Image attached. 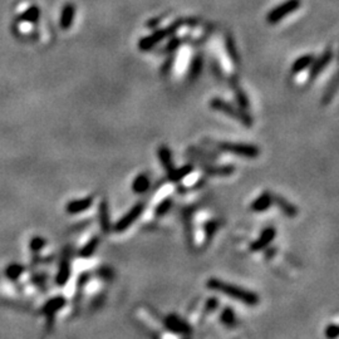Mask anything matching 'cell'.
<instances>
[{
  "label": "cell",
  "instance_id": "484cf974",
  "mask_svg": "<svg viewBox=\"0 0 339 339\" xmlns=\"http://www.w3.org/2000/svg\"><path fill=\"white\" fill-rule=\"evenodd\" d=\"M172 205H173V200L171 197H166L162 201H160V202L157 204L156 209H155V214H156L157 218H159V216L166 215V214L171 210Z\"/></svg>",
  "mask_w": 339,
  "mask_h": 339
},
{
  "label": "cell",
  "instance_id": "5b68a950",
  "mask_svg": "<svg viewBox=\"0 0 339 339\" xmlns=\"http://www.w3.org/2000/svg\"><path fill=\"white\" fill-rule=\"evenodd\" d=\"M302 7V0H285L280 5L275 7L266 14V23L274 25L277 23L282 22L283 19L290 15L292 13L297 12Z\"/></svg>",
  "mask_w": 339,
  "mask_h": 339
},
{
  "label": "cell",
  "instance_id": "44dd1931",
  "mask_svg": "<svg viewBox=\"0 0 339 339\" xmlns=\"http://www.w3.org/2000/svg\"><path fill=\"white\" fill-rule=\"evenodd\" d=\"M157 157H159L160 162H161L162 167L164 170L167 172H170L171 170L175 167V164H173V159H172V152L169 147L166 146H160L157 149Z\"/></svg>",
  "mask_w": 339,
  "mask_h": 339
},
{
  "label": "cell",
  "instance_id": "4316f807",
  "mask_svg": "<svg viewBox=\"0 0 339 339\" xmlns=\"http://www.w3.org/2000/svg\"><path fill=\"white\" fill-rule=\"evenodd\" d=\"M220 318H221V322H223L226 327L231 328L236 324L235 312H234L231 308H225V309L223 310V313H221Z\"/></svg>",
  "mask_w": 339,
  "mask_h": 339
},
{
  "label": "cell",
  "instance_id": "ffe728a7",
  "mask_svg": "<svg viewBox=\"0 0 339 339\" xmlns=\"http://www.w3.org/2000/svg\"><path fill=\"white\" fill-rule=\"evenodd\" d=\"M273 202L277 204L278 208H279L288 218H294V216L298 214V209L295 208L292 202H289L287 198L283 197V196L273 195Z\"/></svg>",
  "mask_w": 339,
  "mask_h": 339
},
{
  "label": "cell",
  "instance_id": "8fae6325",
  "mask_svg": "<svg viewBox=\"0 0 339 339\" xmlns=\"http://www.w3.org/2000/svg\"><path fill=\"white\" fill-rule=\"evenodd\" d=\"M224 45H225L226 54H228L229 59L231 60L234 65H240V55H239L238 47H236L235 39H234L231 33H226L225 38H224Z\"/></svg>",
  "mask_w": 339,
  "mask_h": 339
},
{
  "label": "cell",
  "instance_id": "7402d4cb",
  "mask_svg": "<svg viewBox=\"0 0 339 339\" xmlns=\"http://www.w3.org/2000/svg\"><path fill=\"white\" fill-rule=\"evenodd\" d=\"M65 303H67V300H65L62 295H59V297H55L53 298V299L48 300V302L45 303L43 310H44V313L47 315H53L57 312H59L60 309H63Z\"/></svg>",
  "mask_w": 339,
  "mask_h": 339
},
{
  "label": "cell",
  "instance_id": "5bb4252c",
  "mask_svg": "<svg viewBox=\"0 0 339 339\" xmlns=\"http://www.w3.org/2000/svg\"><path fill=\"white\" fill-rule=\"evenodd\" d=\"M202 70H204V55L202 53H196V54L193 55L192 60H191L190 67H188L187 80L190 81V82L196 81L198 77H200Z\"/></svg>",
  "mask_w": 339,
  "mask_h": 339
},
{
  "label": "cell",
  "instance_id": "e0dca14e",
  "mask_svg": "<svg viewBox=\"0 0 339 339\" xmlns=\"http://www.w3.org/2000/svg\"><path fill=\"white\" fill-rule=\"evenodd\" d=\"M150 186H151V181L150 177L146 173H140L134 177V180L132 181V191H133L136 195H142V193H146L149 191Z\"/></svg>",
  "mask_w": 339,
  "mask_h": 339
},
{
  "label": "cell",
  "instance_id": "f546056e",
  "mask_svg": "<svg viewBox=\"0 0 339 339\" xmlns=\"http://www.w3.org/2000/svg\"><path fill=\"white\" fill-rule=\"evenodd\" d=\"M23 267L20 266V265H12V266H9L7 269V275L10 278V279H17V278H19V275L23 273Z\"/></svg>",
  "mask_w": 339,
  "mask_h": 339
},
{
  "label": "cell",
  "instance_id": "d6a6232c",
  "mask_svg": "<svg viewBox=\"0 0 339 339\" xmlns=\"http://www.w3.org/2000/svg\"><path fill=\"white\" fill-rule=\"evenodd\" d=\"M173 62H175V55L170 54V57L167 58L166 60H165L164 65H162V67H161V73H162V75H167V73L171 72V70H172Z\"/></svg>",
  "mask_w": 339,
  "mask_h": 339
},
{
  "label": "cell",
  "instance_id": "e575fe53",
  "mask_svg": "<svg viewBox=\"0 0 339 339\" xmlns=\"http://www.w3.org/2000/svg\"><path fill=\"white\" fill-rule=\"evenodd\" d=\"M218 305H219V300L216 299V298H210V299L206 302L205 310L208 313H213V312H215L216 309H218Z\"/></svg>",
  "mask_w": 339,
  "mask_h": 339
},
{
  "label": "cell",
  "instance_id": "7c38bea8",
  "mask_svg": "<svg viewBox=\"0 0 339 339\" xmlns=\"http://www.w3.org/2000/svg\"><path fill=\"white\" fill-rule=\"evenodd\" d=\"M193 170H195V167H193V165L191 164H185L182 165V166L178 167V169L173 167L170 172H167V178H169L170 182L172 183L181 182V181H183L185 178H187L188 176L193 172Z\"/></svg>",
  "mask_w": 339,
  "mask_h": 339
},
{
  "label": "cell",
  "instance_id": "9a60e30c",
  "mask_svg": "<svg viewBox=\"0 0 339 339\" xmlns=\"http://www.w3.org/2000/svg\"><path fill=\"white\" fill-rule=\"evenodd\" d=\"M99 225L103 233H108L112 229L111 225V215H109V205L106 200H102L99 204Z\"/></svg>",
  "mask_w": 339,
  "mask_h": 339
},
{
  "label": "cell",
  "instance_id": "7a4b0ae2",
  "mask_svg": "<svg viewBox=\"0 0 339 339\" xmlns=\"http://www.w3.org/2000/svg\"><path fill=\"white\" fill-rule=\"evenodd\" d=\"M182 25H185V20L177 19L173 23H171L169 27L156 29L152 34L141 38V39L139 40V43H137V48H139L141 52H149V50L154 49V48L156 47L159 43H161L162 40H165L166 38H170L171 35L176 34L177 30L180 29Z\"/></svg>",
  "mask_w": 339,
  "mask_h": 339
},
{
  "label": "cell",
  "instance_id": "2e32d148",
  "mask_svg": "<svg viewBox=\"0 0 339 339\" xmlns=\"http://www.w3.org/2000/svg\"><path fill=\"white\" fill-rule=\"evenodd\" d=\"M273 195L270 192H262L261 195L257 196L251 204V210L254 213H264L272 206Z\"/></svg>",
  "mask_w": 339,
  "mask_h": 339
},
{
  "label": "cell",
  "instance_id": "83f0119b",
  "mask_svg": "<svg viewBox=\"0 0 339 339\" xmlns=\"http://www.w3.org/2000/svg\"><path fill=\"white\" fill-rule=\"evenodd\" d=\"M73 17H75V7L72 4H67V7L64 8L63 10V15H62V27L64 29L71 27L73 22Z\"/></svg>",
  "mask_w": 339,
  "mask_h": 339
},
{
  "label": "cell",
  "instance_id": "6da1fadb",
  "mask_svg": "<svg viewBox=\"0 0 339 339\" xmlns=\"http://www.w3.org/2000/svg\"><path fill=\"white\" fill-rule=\"evenodd\" d=\"M206 287H208V289L221 293L224 295H228L231 299L238 300V302L244 303L246 305H251V307L260 303V298L256 293L248 289H244V288L238 287L235 284H231V283L224 282V280L218 279V278H210V279H208Z\"/></svg>",
  "mask_w": 339,
  "mask_h": 339
},
{
  "label": "cell",
  "instance_id": "ba28073f",
  "mask_svg": "<svg viewBox=\"0 0 339 339\" xmlns=\"http://www.w3.org/2000/svg\"><path fill=\"white\" fill-rule=\"evenodd\" d=\"M165 327L172 333H177V334H188L191 332L190 325L183 320L182 318L178 317L176 314H169L165 318Z\"/></svg>",
  "mask_w": 339,
  "mask_h": 339
},
{
  "label": "cell",
  "instance_id": "ac0fdd59",
  "mask_svg": "<svg viewBox=\"0 0 339 339\" xmlns=\"http://www.w3.org/2000/svg\"><path fill=\"white\" fill-rule=\"evenodd\" d=\"M314 59H315V57H314V54H312V53H309V54H304V55H302V57L297 58L292 65V75H299V73L304 72L305 70H308V68L312 65L313 60Z\"/></svg>",
  "mask_w": 339,
  "mask_h": 339
},
{
  "label": "cell",
  "instance_id": "836d02e7",
  "mask_svg": "<svg viewBox=\"0 0 339 339\" xmlns=\"http://www.w3.org/2000/svg\"><path fill=\"white\" fill-rule=\"evenodd\" d=\"M45 245L44 239L42 238H35L32 240V244H30V248H32L33 251H40Z\"/></svg>",
  "mask_w": 339,
  "mask_h": 339
},
{
  "label": "cell",
  "instance_id": "3957f363",
  "mask_svg": "<svg viewBox=\"0 0 339 339\" xmlns=\"http://www.w3.org/2000/svg\"><path fill=\"white\" fill-rule=\"evenodd\" d=\"M211 109L216 112H221V113L226 114V116L231 117L235 121L240 122L244 127L246 128H250L253 127V118H251L250 113L249 111H245V109H241L240 107H236L234 104L229 103V102L224 101L221 98H213L209 103Z\"/></svg>",
  "mask_w": 339,
  "mask_h": 339
},
{
  "label": "cell",
  "instance_id": "1f68e13d",
  "mask_svg": "<svg viewBox=\"0 0 339 339\" xmlns=\"http://www.w3.org/2000/svg\"><path fill=\"white\" fill-rule=\"evenodd\" d=\"M205 230H206V239L213 238V235L216 233V230H218V223L210 220L208 224H206Z\"/></svg>",
  "mask_w": 339,
  "mask_h": 339
},
{
  "label": "cell",
  "instance_id": "d4e9b609",
  "mask_svg": "<svg viewBox=\"0 0 339 339\" xmlns=\"http://www.w3.org/2000/svg\"><path fill=\"white\" fill-rule=\"evenodd\" d=\"M98 245H99V238L93 236V238L89 239V240L85 244V246L81 249L80 255L82 257L92 256V255L94 254V251L97 250V248H98Z\"/></svg>",
  "mask_w": 339,
  "mask_h": 339
},
{
  "label": "cell",
  "instance_id": "4dcf8cb0",
  "mask_svg": "<svg viewBox=\"0 0 339 339\" xmlns=\"http://www.w3.org/2000/svg\"><path fill=\"white\" fill-rule=\"evenodd\" d=\"M338 333L339 329L337 324H329L325 328V338L327 339H337Z\"/></svg>",
  "mask_w": 339,
  "mask_h": 339
},
{
  "label": "cell",
  "instance_id": "277c9868",
  "mask_svg": "<svg viewBox=\"0 0 339 339\" xmlns=\"http://www.w3.org/2000/svg\"><path fill=\"white\" fill-rule=\"evenodd\" d=\"M216 147L223 152H229V154L236 155V156L248 160L257 159L260 155V149L256 145L245 144V142H216Z\"/></svg>",
  "mask_w": 339,
  "mask_h": 339
},
{
  "label": "cell",
  "instance_id": "603a6c76",
  "mask_svg": "<svg viewBox=\"0 0 339 339\" xmlns=\"http://www.w3.org/2000/svg\"><path fill=\"white\" fill-rule=\"evenodd\" d=\"M337 91H338V76L334 75L332 82L329 83V86H328L327 89H325L324 94H323L322 98L323 106H327V104H329L330 102H332V99L334 98V96L337 94Z\"/></svg>",
  "mask_w": 339,
  "mask_h": 339
},
{
  "label": "cell",
  "instance_id": "d590c367",
  "mask_svg": "<svg viewBox=\"0 0 339 339\" xmlns=\"http://www.w3.org/2000/svg\"><path fill=\"white\" fill-rule=\"evenodd\" d=\"M101 273H103L101 277L104 278L106 280L112 279V277H113V274H112V272H111V269H109V267H103V269L101 270Z\"/></svg>",
  "mask_w": 339,
  "mask_h": 339
},
{
  "label": "cell",
  "instance_id": "f1b7e54d",
  "mask_svg": "<svg viewBox=\"0 0 339 339\" xmlns=\"http://www.w3.org/2000/svg\"><path fill=\"white\" fill-rule=\"evenodd\" d=\"M175 35L176 34L171 35L170 39H169V43H167V44L165 45V48H164V49H162V52H164V53H169V54H172V53L175 52V50H177L178 48H180L181 45H182V43H183L182 38L175 37Z\"/></svg>",
  "mask_w": 339,
  "mask_h": 339
},
{
  "label": "cell",
  "instance_id": "30bf717a",
  "mask_svg": "<svg viewBox=\"0 0 339 339\" xmlns=\"http://www.w3.org/2000/svg\"><path fill=\"white\" fill-rule=\"evenodd\" d=\"M275 236H277V230H275L274 228L269 226V228L264 229V230L261 231V234H260L259 238L251 244L250 248L251 251H260L262 250V249L267 248V246L274 241Z\"/></svg>",
  "mask_w": 339,
  "mask_h": 339
},
{
  "label": "cell",
  "instance_id": "d6986e66",
  "mask_svg": "<svg viewBox=\"0 0 339 339\" xmlns=\"http://www.w3.org/2000/svg\"><path fill=\"white\" fill-rule=\"evenodd\" d=\"M202 170L208 175L211 176H229L235 172V166L234 165H204Z\"/></svg>",
  "mask_w": 339,
  "mask_h": 339
},
{
  "label": "cell",
  "instance_id": "9c48e42d",
  "mask_svg": "<svg viewBox=\"0 0 339 339\" xmlns=\"http://www.w3.org/2000/svg\"><path fill=\"white\" fill-rule=\"evenodd\" d=\"M229 85H230V88L233 89L234 97H235L238 107H240L241 109H245V111H249V108H250V101H249V97L246 96L244 89L240 87L238 78L231 77L230 81H229Z\"/></svg>",
  "mask_w": 339,
  "mask_h": 339
},
{
  "label": "cell",
  "instance_id": "4fadbf2b",
  "mask_svg": "<svg viewBox=\"0 0 339 339\" xmlns=\"http://www.w3.org/2000/svg\"><path fill=\"white\" fill-rule=\"evenodd\" d=\"M92 204H93V197L92 196L85 198H78V200H73L68 202L67 206H65V210L71 215H76V214H81L83 211L88 210L92 206Z\"/></svg>",
  "mask_w": 339,
  "mask_h": 339
},
{
  "label": "cell",
  "instance_id": "cb8c5ba5",
  "mask_svg": "<svg viewBox=\"0 0 339 339\" xmlns=\"http://www.w3.org/2000/svg\"><path fill=\"white\" fill-rule=\"evenodd\" d=\"M71 277V264L68 260H63L59 265V269L57 273V284L64 285L70 280Z\"/></svg>",
  "mask_w": 339,
  "mask_h": 339
},
{
  "label": "cell",
  "instance_id": "52a82bcc",
  "mask_svg": "<svg viewBox=\"0 0 339 339\" xmlns=\"http://www.w3.org/2000/svg\"><path fill=\"white\" fill-rule=\"evenodd\" d=\"M333 55L334 54H333L332 48H327V49L320 54V57L318 58V59L313 60L312 65L308 68V70H309V77H308L309 82L315 81L323 72H324L325 68L330 64V62H332Z\"/></svg>",
  "mask_w": 339,
  "mask_h": 339
},
{
  "label": "cell",
  "instance_id": "8992f818",
  "mask_svg": "<svg viewBox=\"0 0 339 339\" xmlns=\"http://www.w3.org/2000/svg\"><path fill=\"white\" fill-rule=\"evenodd\" d=\"M145 211V202H137L132 206V209L129 211H127L116 224H114L112 228L116 233H123L127 229L131 228L140 218L144 214Z\"/></svg>",
  "mask_w": 339,
  "mask_h": 339
}]
</instances>
